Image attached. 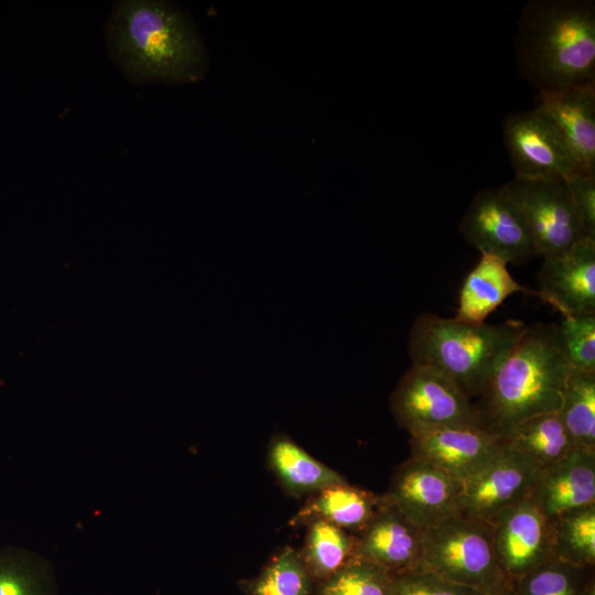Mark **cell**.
Wrapping results in <instances>:
<instances>
[{
  "instance_id": "16",
  "label": "cell",
  "mask_w": 595,
  "mask_h": 595,
  "mask_svg": "<svg viewBox=\"0 0 595 595\" xmlns=\"http://www.w3.org/2000/svg\"><path fill=\"white\" fill-rule=\"evenodd\" d=\"M529 498L548 520L595 504V451L577 447L541 468Z\"/></svg>"
},
{
  "instance_id": "11",
  "label": "cell",
  "mask_w": 595,
  "mask_h": 595,
  "mask_svg": "<svg viewBox=\"0 0 595 595\" xmlns=\"http://www.w3.org/2000/svg\"><path fill=\"white\" fill-rule=\"evenodd\" d=\"M502 136L515 176L563 178L578 171L559 130L538 107L509 115Z\"/></svg>"
},
{
  "instance_id": "12",
  "label": "cell",
  "mask_w": 595,
  "mask_h": 595,
  "mask_svg": "<svg viewBox=\"0 0 595 595\" xmlns=\"http://www.w3.org/2000/svg\"><path fill=\"white\" fill-rule=\"evenodd\" d=\"M409 434L412 457L426 461L461 482L478 472L506 445L505 437L474 425L428 428Z\"/></svg>"
},
{
  "instance_id": "22",
  "label": "cell",
  "mask_w": 595,
  "mask_h": 595,
  "mask_svg": "<svg viewBox=\"0 0 595 595\" xmlns=\"http://www.w3.org/2000/svg\"><path fill=\"white\" fill-rule=\"evenodd\" d=\"M0 595H60L52 563L25 548L0 547Z\"/></svg>"
},
{
  "instance_id": "24",
  "label": "cell",
  "mask_w": 595,
  "mask_h": 595,
  "mask_svg": "<svg viewBox=\"0 0 595 595\" xmlns=\"http://www.w3.org/2000/svg\"><path fill=\"white\" fill-rule=\"evenodd\" d=\"M558 412L574 444L595 451V371L571 368Z\"/></svg>"
},
{
  "instance_id": "13",
  "label": "cell",
  "mask_w": 595,
  "mask_h": 595,
  "mask_svg": "<svg viewBox=\"0 0 595 595\" xmlns=\"http://www.w3.org/2000/svg\"><path fill=\"white\" fill-rule=\"evenodd\" d=\"M536 295L563 316L595 314V238L543 256Z\"/></svg>"
},
{
  "instance_id": "23",
  "label": "cell",
  "mask_w": 595,
  "mask_h": 595,
  "mask_svg": "<svg viewBox=\"0 0 595 595\" xmlns=\"http://www.w3.org/2000/svg\"><path fill=\"white\" fill-rule=\"evenodd\" d=\"M301 556L310 573L328 580L356 559V536L325 521H313Z\"/></svg>"
},
{
  "instance_id": "20",
  "label": "cell",
  "mask_w": 595,
  "mask_h": 595,
  "mask_svg": "<svg viewBox=\"0 0 595 595\" xmlns=\"http://www.w3.org/2000/svg\"><path fill=\"white\" fill-rule=\"evenodd\" d=\"M267 461L281 487L294 497H311L346 482L343 475L317 461L284 434L271 437Z\"/></svg>"
},
{
  "instance_id": "28",
  "label": "cell",
  "mask_w": 595,
  "mask_h": 595,
  "mask_svg": "<svg viewBox=\"0 0 595 595\" xmlns=\"http://www.w3.org/2000/svg\"><path fill=\"white\" fill-rule=\"evenodd\" d=\"M320 595H391V575L355 559L326 580Z\"/></svg>"
},
{
  "instance_id": "9",
  "label": "cell",
  "mask_w": 595,
  "mask_h": 595,
  "mask_svg": "<svg viewBox=\"0 0 595 595\" xmlns=\"http://www.w3.org/2000/svg\"><path fill=\"white\" fill-rule=\"evenodd\" d=\"M541 467L508 446L462 482L458 512L488 524L530 497Z\"/></svg>"
},
{
  "instance_id": "4",
  "label": "cell",
  "mask_w": 595,
  "mask_h": 595,
  "mask_svg": "<svg viewBox=\"0 0 595 595\" xmlns=\"http://www.w3.org/2000/svg\"><path fill=\"white\" fill-rule=\"evenodd\" d=\"M528 325L519 320L474 323L421 313L412 323L408 351L412 364L433 366L470 398H478Z\"/></svg>"
},
{
  "instance_id": "14",
  "label": "cell",
  "mask_w": 595,
  "mask_h": 595,
  "mask_svg": "<svg viewBox=\"0 0 595 595\" xmlns=\"http://www.w3.org/2000/svg\"><path fill=\"white\" fill-rule=\"evenodd\" d=\"M490 526L499 566L510 582L554 558L549 520L530 498L504 510Z\"/></svg>"
},
{
  "instance_id": "21",
  "label": "cell",
  "mask_w": 595,
  "mask_h": 595,
  "mask_svg": "<svg viewBox=\"0 0 595 595\" xmlns=\"http://www.w3.org/2000/svg\"><path fill=\"white\" fill-rule=\"evenodd\" d=\"M505 439L509 447L541 468L561 461L577 448L559 412L531 416L519 423Z\"/></svg>"
},
{
  "instance_id": "17",
  "label": "cell",
  "mask_w": 595,
  "mask_h": 595,
  "mask_svg": "<svg viewBox=\"0 0 595 595\" xmlns=\"http://www.w3.org/2000/svg\"><path fill=\"white\" fill-rule=\"evenodd\" d=\"M537 107L559 130L577 170L595 174V83L539 94Z\"/></svg>"
},
{
  "instance_id": "3",
  "label": "cell",
  "mask_w": 595,
  "mask_h": 595,
  "mask_svg": "<svg viewBox=\"0 0 595 595\" xmlns=\"http://www.w3.org/2000/svg\"><path fill=\"white\" fill-rule=\"evenodd\" d=\"M520 76L539 94L595 83V2L531 0L517 23Z\"/></svg>"
},
{
  "instance_id": "10",
  "label": "cell",
  "mask_w": 595,
  "mask_h": 595,
  "mask_svg": "<svg viewBox=\"0 0 595 595\" xmlns=\"http://www.w3.org/2000/svg\"><path fill=\"white\" fill-rule=\"evenodd\" d=\"M462 482L433 464L410 457L394 470L382 499L421 529L458 512Z\"/></svg>"
},
{
  "instance_id": "19",
  "label": "cell",
  "mask_w": 595,
  "mask_h": 595,
  "mask_svg": "<svg viewBox=\"0 0 595 595\" xmlns=\"http://www.w3.org/2000/svg\"><path fill=\"white\" fill-rule=\"evenodd\" d=\"M502 259L480 252V259L467 274L459 291L456 318L482 323L508 296L522 292L536 295V291L519 284Z\"/></svg>"
},
{
  "instance_id": "27",
  "label": "cell",
  "mask_w": 595,
  "mask_h": 595,
  "mask_svg": "<svg viewBox=\"0 0 595 595\" xmlns=\"http://www.w3.org/2000/svg\"><path fill=\"white\" fill-rule=\"evenodd\" d=\"M572 566L552 558L538 567L511 582L516 595H582L578 572Z\"/></svg>"
},
{
  "instance_id": "25",
  "label": "cell",
  "mask_w": 595,
  "mask_h": 595,
  "mask_svg": "<svg viewBox=\"0 0 595 595\" xmlns=\"http://www.w3.org/2000/svg\"><path fill=\"white\" fill-rule=\"evenodd\" d=\"M553 556L578 569L595 562V504L549 520Z\"/></svg>"
},
{
  "instance_id": "1",
  "label": "cell",
  "mask_w": 595,
  "mask_h": 595,
  "mask_svg": "<svg viewBox=\"0 0 595 595\" xmlns=\"http://www.w3.org/2000/svg\"><path fill=\"white\" fill-rule=\"evenodd\" d=\"M107 51L134 84H191L204 78L209 56L191 15L163 0H121L105 23Z\"/></svg>"
},
{
  "instance_id": "32",
  "label": "cell",
  "mask_w": 595,
  "mask_h": 595,
  "mask_svg": "<svg viewBox=\"0 0 595 595\" xmlns=\"http://www.w3.org/2000/svg\"><path fill=\"white\" fill-rule=\"evenodd\" d=\"M504 595H516L512 589L508 591L507 593H505Z\"/></svg>"
},
{
  "instance_id": "31",
  "label": "cell",
  "mask_w": 595,
  "mask_h": 595,
  "mask_svg": "<svg viewBox=\"0 0 595 595\" xmlns=\"http://www.w3.org/2000/svg\"><path fill=\"white\" fill-rule=\"evenodd\" d=\"M563 181L585 227L595 236V174L574 171Z\"/></svg>"
},
{
  "instance_id": "26",
  "label": "cell",
  "mask_w": 595,
  "mask_h": 595,
  "mask_svg": "<svg viewBox=\"0 0 595 595\" xmlns=\"http://www.w3.org/2000/svg\"><path fill=\"white\" fill-rule=\"evenodd\" d=\"M252 595H309L310 573L301 553L282 549L250 586Z\"/></svg>"
},
{
  "instance_id": "2",
  "label": "cell",
  "mask_w": 595,
  "mask_h": 595,
  "mask_svg": "<svg viewBox=\"0 0 595 595\" xmlns=\"http://www.w3.org/2000/svg\"><path fill=\"white\" fill-rule=\"evenodd\" d=\"M571 368L559 324L528 325L474 402L480 428L506 437L531 416L558 412Z\"/></svg>"
},
{
  "instance_id": "18",
  "label": "cell",
  "mask_w": 595,
  "mask_h": 595,
  "mask_svg": "<svg viewBox=\"0 0 595 595\" xmlns=\"http://www.w3.org/2000/svg\"><path fill=\"white\" fill-rule=\"evenodd\" d=\"M381 496L358 488L347 482L329 486L309 497L291 518V527L325 521L354 534L361 531L374 517Z\"/></svg>"
},
{
  "instance_id": "15",
  "label": "cell",
  "mask_w": 595,
  "mask_h": 595,
  "mask_svg": "<svg viewBox=\"0 0 595 595\" xmlns=\"http://www.w3.org/2000/svg\"><path fill=\"white\" fill-rule=\"evenodd\" d=\"M424 530L412 523L382 497L367 526L356 533V559L392 575L420 567Z\"/></svg>"
},
{
  "instance_id": "29",
  "label": "cell",
  "mask_w": 595,
  "mask_h": 595,
  "mask_svg": "<svg viewBox=\"0 0 595 595\" xmlns=\"http://www.w3.org/2000/svg\"><path fill=\"white\" fill-rule=\"evenodd\" d=\"M558 324L572 367L595 371V314L563 316Z\"/></svg>"
},
{
  "instance_id": "8",
  "label": "cell",
  "mask_w": 595,
  "mask_h": 595,
  "mask_svg": "<svg viewBox=\"0 0 595 595\" xmlns=\"http://www.w3.org/2000/svg\"><path fill=\"white\" fill-rule=\"evenodd\" d=\"M458 230L479 252L494 255L507 263L520 264L539 256L521 210L502 186L479 191Z\"/></svg>"
},
{
  "instance_id": "7",
  "label": "cell",
  "mask_w": 595,
  "mask_h": 595,
  "mask_svg": "<svg viewBox=\"0 0 595 595\" xmlns=\"http://www.w3.org/2000/svg\"><path fill=\"white\" fill-rule=\"evenodd\" d=\"M521 210L539 256L563 251L595 238L585 227L564 181L556 176H515L502 185Z\"/></svg>"
},
{
  "instance_id": "6",
  "label": "cell",
  "mask_w": 595,
  "mask_h": 595,
  "mask_svg": "<svg viewBox=\"0 0 595 595\" xmlns=\"http://www.w3.org/2000/svg\"><path fill=\"white\" fill-rule=\"evenodd\" d=\"M390 408L409 433L448 425L480 428L474 401L450 376L430 365L412 364L392 391Z\"/></svg>"
},
{
  "instance_id": "30",
  "label": "cell",
  "mask_w": 595,
  "mask_h": 595,
  "mask_svg": "<svg viewBox=\"0 0 595 595\" xmlns=\"http://www.w3.org/2000/svg\"><path fill=\"white\" fill-rule=\"evenodd\" d=\"M391 595H483L426 570L416 569L391 576Z\"/></svg>"
},
{
  "instance_id": "5",
  "label": "cell",
  "mask_w": 595,
  "mask_h": 595,
  "mask_svg": "<svg viewBox=\"0 0 595 595\" xmlns=\"http://www.w3.org/2000/svg\"><path fill=\"white\" fill-rule=\"evenodd\" d=\"M419 569L483 595L511 589L497 560L491 526L461 513L424 529Z\"/></svg>"
}]
</instances>
